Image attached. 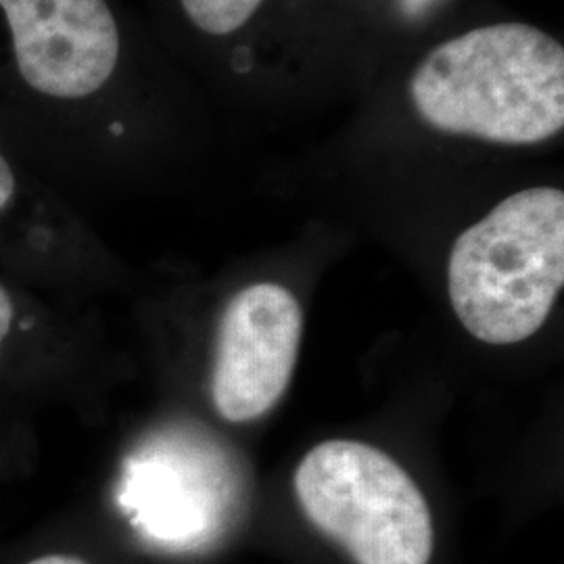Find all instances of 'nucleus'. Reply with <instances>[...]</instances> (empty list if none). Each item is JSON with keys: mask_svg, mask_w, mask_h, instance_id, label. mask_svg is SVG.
Returning <instances> with one entry per match:
<instances>
[{"mask_svg": "<svg viewBox=\"0 0 564 564\" xmlns=\"http://www.w3.org/2000/svg\"><path fill=\"white\" fill-rule=\"evenodd\" d=\"M410 93L437 130L502 144L542 142L564 126V48L524 23L470 30L426 55Z\"/></svg>", "mask_w": 564, "mask_h": 564, "instance_id": "1", "label": "nucleus"}, {"mask_svg": "<svg viewBox=\"0 0 564 564\" xmlns=\"http://www.w3.org/2000/svg\"><path fill=\"white\" fill-rule=\"evenodd\" d=\"M564 284V193L527 188L496 205L454 242L447 289L464 328L512 345L535 335Z\"/></svg>", "mask_w": 564, "mask_h": 564, "instance_id": "2", "label": "nucleus"}, {"mask_svg": "<svg viewBox=\"0 0 564 564\" xmlns=\"http://www.w3.org/2000/svg\"><path fill=\"white\" fill-rule=\"evenodd\" d=\"M305 517L356 564H429L435 531L423 491L400 464L362 442L312 447L295 470Z\"/></svg>", "mask_w": 564, "mask_h": 564, "instance_id": "3", "label": "nucleus"}, {"mask_svg": "<svg viewBox=\"0 0 564 564\" xmlns=\"http://www.w3.org/2000/svg\"><path fill=\"white\" fill-rule=\"evenodd\" d=\"M303 335L302 305L274 282H258L224 312L212 398L228 423H251L270 412L291 383Z\"/></svg>", "mask_w": 564, "mask_h": 564, "instance_id": "4", "label": "nucleus"}, {"mask_svg": "<svg viewBox=\"0 0 564 564\" xmlns=\"http://www.w3.org/2000/svg\"><path fill=\"white\" fill-rule=\"evenodd\" d=\"M23 80L57 99L97 93L120 57L105 0H0Z\"/></svg>", "mask_w": 564, "mask_h": 564, "instance_id": "5", "label": "nucleus"}, {"mask_svg": "<svg viewBox=\"0 0 564 564\" xmlns=\"http://www.w3.org/2000/svg\"><path fill=\"white\" fill-rule=\"evenodd\" d=\"M118 500L147 540L191 550L220 527L223 475L202 445L162 435L128 458Z\"/></svg>", "mask_w": 564, "mask_h": 564, "instance_id": "6", "label": "nucleus"}, {"mask_svg": "<svg viewBox=\"0 0 564 564\" xmlns=\"http://www.w3.org/2000/svg\"><path fill=\"white\" fill-rule=\"evenodd\" d=\"M186 15L191 21L207 34L224 36L230 32H237L256 9L262 4V0H181Z\"/></svg>", "mask_w": 564, "mask_h": 564, "instance_id": "7", "label": "nucleus"}, {"mask_svg": "<svg viewBox=\"0 0 564 564\" xmlns=\"http://www.w3.org/2000/svg\"><path fill=\"white\" fill-rule=\"evenodd\" d=\"M15 193V176L11 172V165L0 155V212L9 205Z\"/></svg>", "mask_w": 564, "mask_h": 564, "instance_id": "8", "label": "nucleus"}, {"mask_svg": "<svg viewBox=\"0 0 564 564\" xmlns=\"http://www.w3.org/2000/svg\"><path fill=\"white\" fill-rule=\"evenodd\" d=\"M11 323H13V302H11L9 293L0 286V347H2L4 337L9 335Z\"/></svg>", "mask_w": 564, "mask_h": 564, "instance_id": "9", "label": "nucleus"}, {"mask_svg": "<svg viewBox=\"0 0 564 564\" xmlns=\"http://www.w3.org/2000/svg\"><path fill=\"white\" fill-rule=\"evenodd\" d=\"M437 0H402L403 11L408 13V15H421L424 13L429 7H433Z\"/></svg>", "mask_w": 564, "mask_h": 564, "instance_id": "10", "label": "nucleus"}, {"mask_svg": "<svg viewBox=\"0 0 564 564\" xmlns=\"http://www.w3.org/2000/svg\"><path fill=\"white\" fill-rule=\"evenodd\" d=\"M30 564H84L78 558H72V556H44V558H39V561H34V563Z\"/></svg>", "mask_w": 564, "mask_h": 564, "instance_id": "11", "label": "nucleus"}]
</instances>
